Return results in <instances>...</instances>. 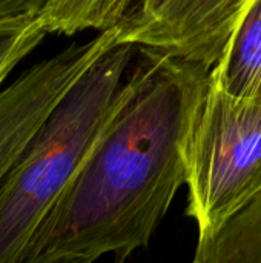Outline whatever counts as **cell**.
<instances>
[{"label":"cell","mask_w":261,"mask_h":263,"mask_svg":"<svg viewBox=\"0 0 261 263\" xmlns=\"http://www.w3.org/2000/svg\"><path fill=\"white\" fill-rule=\"evenodd\" d=\"M195 263H261V191L212 236L198 240Z\"/></svg>","instance_id":"obj_7"},{"label":"cell","mask_w":261,"mask_h":263,"mask_svg":"<svg viewBox=\"0 0 261 263\" xmlns=\"http://www.w3.org/2000/svg\"><path fill=\"white\" fill-rule=\"evenodd\" d=\"M115 0H52L40 18L49 34L72 35L85 29H106L115 23Z\"/></svg>","instance_id":"obj_8"},{"label":"cell","mask_w":261,"mask_h":263,"mask_svg":"<svg viewBox=\"0 0 261 263\" xmlns=\"http://www.w3.org/2000/svg\"><path fill=\"white\" fill-rule=\"evenodd\" d=\"M249 0H140L123 18V42L212 69Z\"/></svg>","instance_id":"obj_5"},{"label":"cell","mask_w":261,"mask_h":263,"mask_svg":"<svg viewBox=\"0 0 261 263\" xmlns=\"http://www.w3.org/2000/svg\"><path fill=\"white\" fill-rule=\"evenodd\" d=\"M52 0H0V23L40 18Z\"/></svg>","instance_id":"obj_10"},{"label":"cell","mask_w":261,"mask_h":263,"mask_svg":"<svg viewBox=\"0 0 261 263\" xmlns=\"http://www.w3.org/2000/svg\"><path fill=\"white\" fill-rule=\"evenodd\" d=\"M117 105L37 228L23 263L125 260L148 247L188 179V148L211 69L138 48Z\"/></svg>","instance_id":"obj_1"},{"label":"cell","mask_w":261,"mask_h":263,"mask_svg":"<svg viewBox=\"0 0 261 263\" xmlns=\"http://www.w3.org/2000/svg\"><path fill=\"white\" fill-rule=\"evenodd\" d=\"M123 23L25 69L0 91V183L51 112L106 52L123 42Z\"/></svg>","instance_id":"obj_4"},{"label":"cell","mask_w":261,"mask_h":263,"mask_svg":"<svg viewBox=\"0 0 261 263\" xmlns=\"http://www.w3.org/2000/svg\"><path fill=\"white\" fill-rule=\"evenodd\" d=\"M211 82L235 97L261 100V0L245 6Z\"/></svg>","instance_id":"obj_6"},{"label":"cell","mask_w":261,"mask_h":263,"mask_svg":"<svg viewBox=\"0 0 261 263\" xmlns=\"http://www.w3.org/2000/svg\"><path fill=\"white\" fill-rule=\"evenodd\" d=\"M48 34L42 18L0 23V85Z\"/></svg>","instance_id":"obj_9"},{"label":"cell","mask_w":261,"mask_h":263,"mask_svg":"<svg viewBox=\"0 0 261 263\" xmlns=\"http://www.w3.org/2000/svg\"><path fill=\"white\" fill-rule=\"evenodd\" d=\"M188 216L198 240L261 191V100L235 97L211 82L188 148Z\"/></svg>","instance_id":"obj_3"},{"label":"cell","mask_w":261,"mask_h":263,"mask_svg":"<svg viewBox=\"0 0 261 263\" xmlns=\"http://www.w3.org/2000/svg\"><path fill=\"white\" fill-rule=\"evenodd\" d=\"M122 42L69 89L0 183V263H23L54 208L109 120L134 60Z\"/></svg>","instance_id":"obj_2"},{"label":"cell","mask_w":261,"mask_h":263,"mask_svg":"<svg viewBox=\"0 0 261 263\" xmlns=\"http://www.w3.org/2000/svg\"><path fill=\"white\" fill-rule=\"evenodd\" d=\"M140 0H115L114 5V17H115V23L123 22V18L137 6Z\"/></svg>","instance_id":"obj_11"}]
</instances>
